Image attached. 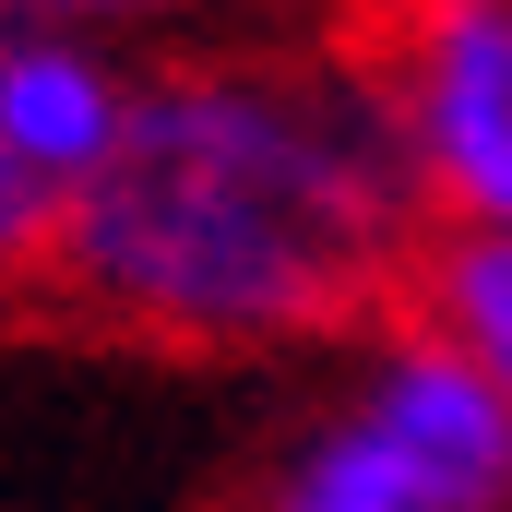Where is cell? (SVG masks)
I'll list each match as a JSON object with an SVG mask.
<instances>
[{"mask_svg": "<svg viewBox=\"0 0 512 512\" xmlns=\"http://www.w3.org/2000/svg\"><path fill=\"white\" fill-rule=\"evenodd\" d=\"M429 179L358 24L143 48L108 167L60 203L48 298L155 358H334L405 310Z\"/></svg>", "mask_w": 512, "mask_h": 512, "instance_id": "6da1fadb", "label": "cell"}, {"mask_svg": "<svg viewBox=\"0 0 512 512\" xmlns=\"http://www.w3.org/2000/svg\"><path fill=\"white\" fill-rule=\"evenodd\" d=\"M262 501L274 512H512V405L441 322L382 310L334 346L322 393L262 453Z\"/></svg>", "mask_w": 512, "mask_h": 512, "instance_id": "7a4b0ae2", "label": "cell"}, {"mask_svg": "<svg viewBox=\"0 0 512 512\" xmlns=\"http://www.w3.org/2000/svg\"><path fill=\"white\" fill-rule=\"evenodd\" d=\"M131 84H143V48L96 36V24H48V12H0V143L72 203L108 143L131 120Z\"/></svg>", "mask_w": 512, "mask_h": 512, "instance_id": "3957f363", "label": "cell"}, {"mask_svg": "<svg viewBox=\"0 0 512 512\" xmlns=\"http://www.w3.org/2000/svg\"><path fill=\"white\" fill-rule=\"evenodd\" d=\"M405 310L441 322V334L489 370V393L512 405V227H429Z\"/></svg>", "mask_w": 512, "mask_h": 512, "instance_id": "277c9868", "label": "cell"}, {"mask_svg": "<svg viewBox=\"0 0 512 512\" xmlns=\"http://www.w3.org/2000/svg\"><path fill=\"white\" fill-rule=\"evenodd\" d=\"M0 12H48V24H96L131 48H179V36H227V24H334L370 0H0Z\"/></svg>", "mask_w": 512, "mask_h": 512, "instance_id": "5b68a950", "label": "cell"}, {"mask_svg": "<svg viewBox=\"0 0 512 512\" xmlns=\"http://www.w3.org/2000/svg\"><path fill=\"white\" fill-rule=\"evenodd\" d=\"M48 239H60V191L0 143V298L12 286H48Z\"/></svg>", "mask_w": 512, "mask_h": 512, "instance_id": "8992f818", "label": "cell"}]
</instances>
